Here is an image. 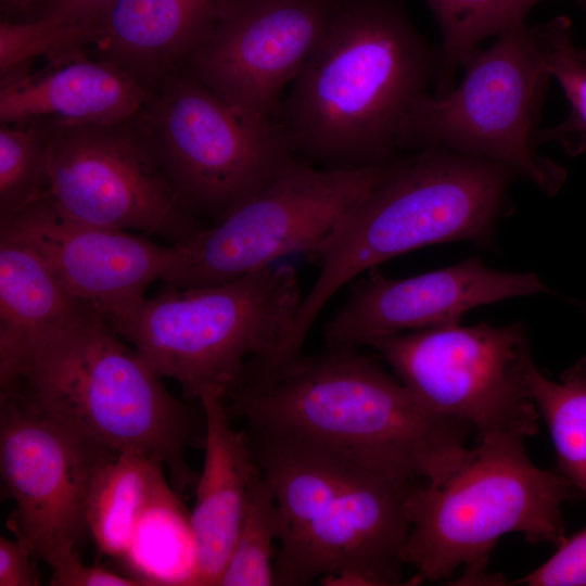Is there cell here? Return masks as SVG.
Here are the masks:
<instances>
[{
    "instance_id": "7",
    "label": "cell",
    "mask_w": 586,
    "mask_h": 586,
    "mask_svg": "<svg viewBox=\"0 0 586 586\" xmlns=\"http://www.w3.org/2000/svg\"><path fill=\"white\" fill-rule=\"evenodd\" d=\"M457 87L421 95L405 125L402 149H444L511 167L549 196L566 170L537 151L539 119L551 75L534 26L499 36L464 63Z\"/></svg>"
},
{
    "instance_id": "26",
    "label": "cell",
    "mask_w": 586,
    "mask_h": 586,
    "mask_svg": "<svg viewBox=\"0 0 586 586\" xmlns=\"http://www.w3.org/2000/svg\"><path fill=\"white\" fill-rule=\"evenodd\" d=\"M281 519L275 495L260 470L255 476L232 551L219 586H270Z\"/></svg>"
},
{
    "instance_id": "25",
    "label": "cell",
    "mask_w": 586,
    "mask_h": 586,
    "mask_svg": "<svg viewBox=\"0 0 586 586\" xmlns=\"http://www.w3.org/2000/svg\"><path fill=\"white\" fill-rule=\"evenodd\" d=\"M530 396L550 431L557 472L586 497V356L547 378L533 362L526 370Z\"/></svg>"
},
{
    "instance_id": "10",
    "label": "cell",
    "mask_w": 586,
    "mask_h": 586,
    "mask_svg": "<svg viewBox=\"0 0 586 586\" xmlns=\"http://www.w3.org/2000/svg\"><path fill=\"white\" fill-rule=\"evenodd\" d=\"M37 199L82 224L139 231L184 245L204 227L182 204L155 148L126 123L41 124Z\"/></svg>"
},
{
    "instance_id": "17",
    "label": "cell",
    "mask_w": 586,
    "mask_h": 586,
    "mask_svg": "<svg viewBox=\"0 0 586 586\" xmlns=\"http://www.w3.org/2000/svg\"><path fill=\"white\" fill-rule=\"evenodd\" d=\"M50 59L39 73L27 63L1 75V124H120L149 103L140 79L111 61L79 50Z\"/></svg>"
},
{
    "instance_id": "31",
    "label": "cell",
    "mask_w": 586,
    "mask_h": 586,
    "mask_svg": "<svg viewBox=\"0 0 586 586\" xmlns=\"http://www.w3.org/2000/svg\"><path fill=\"white\" fill-rule=\"evenodd\" d=\"M33 553L15 537H0V586L39 585Z\"/></svg>"
},
{
    "instance_id": "5",
    "label": "cell",
    "mask_w": 586,
    "mask_h": 586,
    "mask_svg": "<svg viewBox=\"0 0 586 586\" xmlns=\"http://www.w3.org/2000/svg\"><path fill=\"white\" fill-rule=\"evenodd\" d=\"M303 297L295 269L271 265L220 284L166 288L111 327L184 399H226L279 366Z\"/></svg>"
},
{
    "instance_id": "1",
    "label": "cell",
    "mask_w": 586,
    "mask_h": 586,
    "mask_svg": "<svg viewBox=\"0 0 586 586\" xmlns=\"http://www.w3.org/2000/svg\"><path fill=\"white\" fill-rule=\"evenodd\" d=\"M225 402L246 429L308 440L398 480L440 483L470 449L468 423L430 409L357 346L302 353Z\"/></svg>"
},
{
    "instance_id": "19",
    "label": "cell",
    "mask_w": 586,
    "mask_h": 586,
    "mask_svg": "<svg viewBox=\"0 0 586 586\" xmlns=\"http://www.w3.org/2000/svg\"><path fill=\"white\" fill-rule=\"evenodd\" d=\"M226 0H117L94 43L102 58L142 75L188 60L217 21Z\"/></svg>"
},
{
    "instance_id": "32",
    "label": "cell",
    "mask_w": 586,
    "mask_h": 586,
    "mask_svg": "<svg viewBox=\"0 0 586 586\" xmlns=\"http://www.w3.org/2000/svg\"><path fill=\"white\" fill-rule=\"evenodd\" d=\"M44 0H1V9L4 20L22 17L35 12Z\"/></svg>"
},
{
    "instance_id": "14",
    "label": "cell",
    "mask_w": 586,
    "mask_h": 586,
    "mask_svg": "<svg viewBox=\"0 0 586 586\" xmlns=\"http://www.w3.org/2000/svg\"><path fill=\"white\" fill-rule=\"evenodd\" d=\"M337 0H226L188 58L190 72L222 99L277 119L289 89L320 40Z\"/></svg>"
},
{
    "instance_id": "24",
    "label": "cell",
    "mask_w": 586,
    "mask_h": 586,
    "mask_svg": "<svg viewBox=\"0 0 586 586\" xmlns=\"http://www.w3.org/2000/svg\"><path fill=\"white\" fill-rule=\"evenodd\" d=\"M441 29L435 97L455 87V75L479 43L525 24L527 13L544 0H424ZM586 13V0H570Z\"/></svg>"
},
{
    "instance_id": "33",
    "label": "cell",
    "mask_w": 586,
    "mask_h": 586,
    "mask_svg": "<svg viewBox=\"0 0 586 586\" xmlns=\"http://www.w3.org/2000/svg\"><path fill=\"white\" fill-rule=\"evenodd\" d=\"M581 58L586 62V48L578 49Z\"/></svg>"
},
{
    "instance_id": "15",
    "label": "cell",
    "mask_w": 586,
    "mask_h": 586,
    "mask_svg": "<svg viewBox=\"0 0 586 586\" xmlns=\"http://www.w3.org/2000/svg\"><path fill=\"white\" fill-rule=\"evenodd\" d=\"M0 234L34 249L64 288L110 324L136 308L181 257L179 245L71 220L40 200L1 220Z\"/></svg>"
},
{
    "instance_id": "20",
    "label": "cell",
    "mask_w": 586,
    "mask_h": 586,
    "mask_svg": "<svg viewBox=\"0 0 586 586\" xmlns=\"http://www.w3.org/2000/svg\"><path fill=\"white\" fill-rule=\"evenodd\" d=\"M88 309L34 249L0 234V377L37 340Z\"/></svg>"
},
{
    "instance_id": "8",
    "label": "cell",
    "mask_w": 586,
    "mask_h": 586,
    "mask_svg": "<svg viewBox=\"0 0 586 586\" xmlns=\"http://www.w3.org/2000/svg\"><path fill=\"white\" fill-rule=\"evenodd\" d=\"M392 162L317 167L295 156L259 192L181 247L168 289L220 284L306 253L387 173Z\"/></svg>"
},
{
    "instance_id": "22",
    "label": "cell",
    "mask_w": 586,
    "mask_h": 586,
    "mask_svg": "<svg viewBox=\"0 0 586 586\" xmlns=\"http://www.w3.org/2000/svg\"><path fill=\"white\" fill-rule=\"evenodd\" d=\"M120 561L141 585H194L190 512L171 484L164 485L143 512Z\"/></svg>"
},
{
    "instance_id": "13",
    "label": "cell",
    "mask_w": 586,
    "mask_h": 586,
    "mask_svg": "<svg viewBox=\"0 0 586 586\" xmlns=\"http://www.w3.org/2000/svg\"><path fill=\"white\" fill-rule=\"evenodd\" d=\"M421 481L361 468L283 534L275 556L276 585H400L410 523L407 504Z\"/></svg>"
},
{
    "instance_id": "2",
    "label": "cell",
    "mask_w": 586,
    "mask_h": 586,
    "mask_svg": "<svg viewBox=\"0 0 586 586\" xmlns=\"http://www.w3.org/2000/svg\"><path fill=\"white\" fill-rule=\"evenodd\" d=\"M438 68V48L396 0H337L277 120L310 163L384 164L397 158L407 119Z\"/></svg>"
},
{
    "instance_id": "18",
    "label": "cell",
    "mask_w": 586,
    "mask_h": 586,
    "mask_svg": "<svg viewBox=\"0 0 586 586\" xmlns=\"http://www.w3.org/2000/svg\"><path fill=\"white\" fill-rule=\"evenodd\" d=\"M204 416V463L190 524L195 544L194 585H218L259 472L245 429L237 430L224 398L199 400Z\"/></svg>"
},
{
    "instance_id": "9",
    "label": "cell",
    "mask_w": 586,
    "mask_h": 586,
    "mask_svg": "<svg viewBox=\"0 0 586 586\" xmlns=\"http://www.w3.org/2000/svg\"><path fill=\"white\" fill-rule=\"evenodd\" d=\"M149 139L184 207L218 220L296 156L277 119L229 103L191 72L171 78L148 114Z\"/></svg>"
},
{
    "instance_id": "16",
    "label": "cell",
    "mask_w": 586,
    "mask_h": 586,
    "mask_svg": "<svg viewBox=\"0 0 586 586\" xmlns=\"http://www.w3.org/2000/svg\"><path fill=\"white\" fill-rule=\"evenodd\" d=\"M368 272L324 324L327 345L358 347L384 335L458 324L476 306L550 291L536 273L496 270L477 257L406 279L377 268Z\"/></svg>"
},
{
    "instance_id": "29",
    "label": "cell",
    "mask_w": 586,
    "mask_h": 586,
    "mask_svg": "<svg viewBox=\"0 0 586 586\" xmlns=\"http://www.w3.org/2000/svg\"><path fill=\"white\" fill-rule=\"evenodd\" d=\"M517 584L530 586H586V527L566 538L539 568Z\"/></svg>"
},
{
    "instance_id": "6",
    "label": "cell",
    "mask_w": 586,
    "mask_h": 586,
    "mask_svg": "<svg viewBox=\"0 0 586 586\" xmlns=\"http://www.w3.org/2000/svg\"><path fill=\"white\" fill-rule=\"evenodd\" d=\"M523 440L514 434L477 440L444 481L413 487L402 559L416 570L417 583L448 579L459 568L466 584L487 582L489 552L508 533L535 545L565 542L561 506L581 493L557 471L537 467Z\"/></svg>"
},
{
    "instance_id": "21",
    "label": "cell",
    "mask_w": 586,
    "mask_h": 586,
    "mask_svg": "<svg viewBox=\"0 0 586 586\" xmlns=\"http://www.w3.org/2000/svg\"><path fill=\"white\" fill-rule=\"evenodd\" d=\"M167 483L160 462L132 450L118 453L100 471L89 495L87 523L102 555L124 557L143 512Z\"/></svg>"
},
{
    "instance_id": "11",
    "label": "cell",
    "mask_w": 586,
    "mask_h": 586,
    "mask_svg": "<svg viewBox=\"0 0 586 586\" xmlns=\"http://www.w3.org/2000/svg\"><path fill=\"white\" fill-rule=\"evenodd\" d=\"M366 346L424 405L468 423L477 440L538 431V410L526 383L532 357L521 322L434 327L380 336Z\"/></svg>"
},
{
    "instance_id": "4",
    "label": "cell",
    "mask_w": 586,
    "mask_h": 586,
    "mask_svg": "<svg viewBox=\"0 0 586 586\" xmlns=\"http://www.w3.org/2000/svg\"><path fill=\"white\" fill-rule=\"evenodd\" d=\"M515 176L502 163L444 149H421L397 157L385 176L306 252L319 266V275L303 297L284 354L302 353L323 307L360 273L431 244L491 243Z\"/></svg>"
},
{
    "instance_id": "27",
    "label": "cell",
    "mask_w": 586,
    "mask_h": 586,
    "mask_svg": "<svg viewBox=\"0 0 586 586\" xmlns=\"http://www.w3.org/2000/svg\"><path fill=\"white\" fill-rule=\"evenodd\" d=\"M44 145L41 124H1L0 221L37 201L43 176Z\"/></svg>"
},
{
    "instance_id": "3",
    "label": "cell",
    "mask_w": 586,
    "mask_h": 586,
    "mask_svg": "<svg viewBox=\"0 0 586 586\" xmlns=\"http://www.w3.org/2000/svg\"><path fill=\"white\" fill-rule=\"evenodd\" d=\"M103 318L88 309L37 340L0 377L11 393L117 453L160 462L179 494L199 473L187 449L204 444L202 407L178 399Z\"/></svg>"
},
{
    "instance_id": "28",
    "label": "cell",
    "mask_w": 586,
    "mask_h": 586,
    "mask_svg": "<svg viewBox=\"0 0 586 586\" xmlns=\"http://www.w3.org/2000/svg\"><path fill=\"white\" fill-rule=\"evenodd\" d=\"M546 67L568 98L572 115L562 125L546 129L548 140L566 142L569 133L586 135V62L574 46L571 22L560 15L534 26Z\"/></svg>"
},
{
    "instance_id": "30",
    "label": "cell",
    "mask_w": 586,
    "mask_h": 586,
    "mask_svg": "<svg viewBox=\"0 0 586 586\" xmlns=\"http://www.w3.org/2000/svg\"><path fill=\"white\" fill-rule=\"evenodd\" d=\"M51 585L55 586H139L136 578L101 565L84 564L75 557L52 570Z\"/></svg>"
},
{
    "instance_id": "23",
    "label": "cell",
    "mask_w": 586,
    "mask_h": 586,
    "mask_svg": "<svg viewBox=\"0 0 586 586\" xmlns=\"http://www.w3.org/2000/svg\"><path fill=\"white\" fill-rule=\"evenodd\" d=\"M117 0H44L23 21L0 24V72L12 71L34 59L78 51L94 42Z\"/></svg>"
},
{
    "instance_id": "12",
    "label": "cell",
    "mask_w": 586,
    "mask_h": 586,
    "mask_svg": "<svg viewBox=\"0 0 586 586\" xmlns=\"http://www.w3.org/2000/svg\"><path fill=\"white\" fill-rule=\"evenodd\" d=\"M117 451L11 393L0 394V467L15 537L54 570L80 556L93 482Z\"/></svg>"
}]
</instances>
